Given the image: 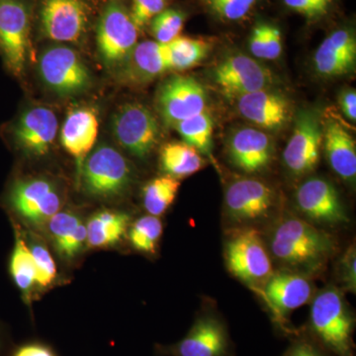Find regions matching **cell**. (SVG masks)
<instances>
[{"mask_svg": "<svg viewBox=\"0 0 356 356\" xmlns=\"http://www.w3.org/2000/svg\"><path fill=\"white\" fill-rule=\"evenodd\" d=\"M0 348H1V343H0Z\"/></svg>", "mask_w": 356, "mask_h": 356, "instance_id": "7bdbcfd3", "label": "cell"}, {"mask_svg": "<svg viewBox=\"0 0 356 356\" xmlns=\"http://www.w3.org/2000/svg\"><path fill=\"white\" fill-rule=\"evenodd\" d=\"M339 277L346 290L355 293L356 290V252L351 245L344 252L339 266Z\"/></svg>", "mask_w": 356, "mask_h": 356, "instance_id": "f35d334b", "label": "cell"}, {"mask_svg": "<svg viewBox=\"0 0 356 356\" xmlns=\"http://www.w3.org/2000/svg\"><path fill=\"white\" fill-rule=\"evenodd\" d=\"M313 294V285L308 278L287 271L273 273L264 287V297L269 302L267 304L281 325L285 316L308 303Z\"/></svg>", "mask_w": 356, "mask_h": 356, "instance_id": "ac0fdd59", "label": "cell"}, {"mask_svg": "<svg viewBox=\"0 0 356 356\" xmlns=\"http://www.w3.org/2000/svg\"><path fill=\"white\" fill-rule=\"evenodd\" d=\"M168 47L170 70H186L202 63L209 55L212 44L202 38L179 36Z\"/></svg>", "mask_w": 356, "mask_h": 356, "instance_id": "f1b7e54d", "label": "cell"}, {"mask_svg": "<svg viewBox=\"0 0 356 356\" xmlns=\"http://www.w3.org/2000/svg\"><path fill=\"white\" fill-rule=\"evenodd\" d=\"M156 102L163 122L173 127L178 122L206 111L207 91L194 77L173 74L159 86Z\"/></svg>", "mask_w": 356, "mask_h": 356, "instance_id": "8fae6325", "label": "cell"}, {"mask_svg": "<svg viewBox=\"0 0 356 356\" xmlns=\"http://www.w3.org/2000/svg\"><path fill=\"white\" fill-rule=\"evenodd\" d=\"M184 22L185 14L182 11L165 8L149 23L154 41L161 44L170 43L180 36Z\"/></svg>", "mask_w": 356, "mask_h": 356, "instance_id": "836d02e7", "label": "cell"}, {"mask_svg": "<svg viewBox=\"0 0 356 356\" xmlns=\"http://www.w3.org/2000/svg\"><path fill=\"white\" fill-rule=\"evenodd\" d=\"M159 350L168 356H232L226 325L210 314L199 317L178 343Z\"/></svg>", "mask_w": 356, "mask_h": 356, "instance_id": "5bb4252c", "label": "cell"}, {"mask_svg": "<svg viewBox=\"0 0 356 356\" xmlns=\"http://www.w3.org/2000/svg\"><path fill=\"white\" fill-rule=\"evenodd\" d=\"M13 356H56V355L49 346L33 343L19 346L14 351Z\"/></svg>", "mask_w": 356, "mask_h": 356, "instance_id": "60d3db41", "label": "cell"}, {"mask_svg": "<svg viewBox=\"0 0 356 356\" xmlns=\"http://www.w3.org/2000/svg\"><path fill=\"white\" fill-rule=\"evenodd\" d=\"M98 129L97 114L88 107L72 110L63 124L60 142L65 151L76 159L79 175L84 161L95 147Z\"/></svg>", "mask_w": 356, "mask_h": 356, "instance_id": "603a6c76", "label": "cell"}, {"mask_svg": "<svg viewBox=\"0 0 356 356\" xmlns=\"http://www.w3.org/2000/svg\"><path fill=\"white\" fill-rule=\"evenodd\" d=\"M42 32L60 43H74L83 37L88 23L83 0H44L40 13Z\"/></svg>", "mask_w": 356, "mask_h": 356, "instance_id": "2e32d148", "label": "cell"}, {"mask_svg": "<svg viewBox=\"0 0 356 356\" xmlns=\"http://www.w3.org/2000/svg\"><path fill=\"white\" fill-rule=\"evenodd\" d=\"M112 130L118 144L132 156L146 159L161 137L158 119L140 103H126L115 112Z\"/></svg>", "mask_w": 356, "mask_h": 356, "instance_id": "9c48e42d", "label": "cell"}, {"mask_svg": "<svg viewBox=\"0 0 356 356\" xmlns=\"http://www.w3.org/2000/svg\"><path fill=\"white\" fill-rule=\"evenodd\" d=\"M163 222L159 217L144 216L133 222L129 229L132 247L144 254H154L163 235Z\"/></svg>", "mask_w": 356, "mask_h": 356, "instance_id": "d6a6232c", "label": "cell"}, {"mask_svg": "<svg viewBox=\"0 0 356 356\" xmlns=\"http://www.w3.org/2000/svg\"><path fill=\"white\" fill-rule=\"evenodd\" d=\"M356 65V38L350 28L334 30L318 46L314 67L320 76L336 77L350 74Z\"/></svg>", "mask_w": 356, "mask_h": 356, "instance_id": "7402d4cb", "label": "cell"}, {"mask_svg": "<svg viewBox=\"0 0 356 356\" xmlns=\"http://www.w3.org/2000/svg\"><path fill=\"white\" fill-rule=\"evenodd\" d=\"M284 356H325L308 341H298L289 348Z\"/></svg>", "mask_w": 356, "mask_h": 356, "instance_id": "b9f144b4", "label": "cell"}, {"mask_svg": "<svg viewBox=\"0 0 356 356\" xmlns=\"http://www.w3.org/2000/svg\"><path fill=\"white\" fill-rule=\"evenodd\" d=\"M297 207L311 221L325 225L348 222L339 192L322 177H311L300 185L295 194Z\"/></svg>", "mask_w": 356, "mask_h": 356, "instance_id": "e0dca14e", "label": "cell"}, {"mask_svg": "<svg viewBox=\"0 0 356 356\" xmlns=\"http://www.w3.org/2000/svg\"><path fill=\"white\" fill-rule=\"evenodd\" d=\"M274 200L275 194L268 184L257 178L243 177L229 185L225 207L233 221L254 222L268 216Z\"/></svg>", "mask_w": 356, "mask_h": 356, "instance_id": "9a60e30c", "label": "cell"}, {"mask_svg": "<svg viewBox=\"0 0 356 356\" xmlns=\"http://www.w3.org/2000/svg\"><path fill=\"white\" fill-rule=\"evenodd\" d=\"M166 4L168 0H132L129 13L134 24L140 31L161 11L165 10Z\"/></svg>", "mask_w": 356, "mask_h": 356, "instance_id": "8d00e7d4", "label": "cell"}, {"mask_svg": "<svg viewBox=\"0 0 356 356\" xmlns=\"http://www.w3.org/2000/svg\"><path fill=\"white\" fill-rule=\"evenodd\" d=\"M310 321L314 334L325 348L337 356L353 355L355 323L337 288H327L315 297Z\"/></svg>", "mask_w": 356, "mask_h": 356, "instance_id": "7a4b0ae2", "label": "cell"}, {"mask_svg": "<svg viewBox=\"0 0 356 356\" xmlns=\"http://www.w3.org/2000/svg\"><path fill=\"white\" fill-rule=\"evenodd\" d=\"M9 270L16 286L19 288L25 297L31 294L33 287L36 285V266L29 245L15 227V243L10 257Z\"/></svg>", "mask_w": 356, "mask_h": 356, "instance_id": "83f0119b", "label": "cell"}, {"mask_svg": "<svg viewBox=\"0 0 356 356\" xmlns=\"http://www.w3.org/2000/svg\"><path fill=\"white\" fill-rule=\"evenodd\" d=\"M36 266V284L40 287L50 286L57 277V266L48 248L42 243L29 245Z\"/></svg>", "mask_w": 356, "mask_h": 356, "instance_id": "d590c367", "label": "cell"}, {"mask_svg": "<svg viewBox=\"0 0 356 356\" xmlns=\"http://www.w3.org/2000/svg\"><path fill=\"white\" fill-rule=\"evenodd\" d=\"M159 161L165 175L177 179L195 175L205 165V159L197 149L184 142H170L163 145L159 154Z\"/></svg>", "mask_w": 356, "mask_h": 356, "instance_id": "4316f807", "label": "cell"}, {"mask_svg": "<svg viewBox=\"0 0 356 356\" xmlns=\"http://www.w3.org/2000/svg\"><path fill=\"white\" fill-rule=\"evenodd\" d=\"M323 145V120L314 109H303L297 114L294 127L283 152V163L290 175L305 177L315 170L320 161Z\"/></svg>", "mask_w": 356, "mask_h": 356, "instance_id": "30bf717a", "label": "cell"}, {"mask_svg": "<svg viewBox=\"0 0 356 356\" xmlns=\"http://www.w3.org/2000/svg\"><path fill=\"white\" fill-rule=\"evenodd\" d=\"M130 217L116 211L96 213L86 224V243L90 248H107L116 245L125 236Z\"/></svg>", "mask_w": 356, "mask_h": 356, "instance_id": "484cf974", "label": "cell"}, {"mask_svg": "<svg viewBox=\"0 0 356 356\" xmlns=\"http://www.w3.org/2000/svg\"><path fill=\"white\" fill-rule=\"evenodd\" d=\"M273 257L288 266L318 268L334 250L332 236L311 222L288 217L276 225L270 238Z\"/></svg>", "mask_w": 356, "mask_h": 356, "instance_id": "6da1fadb", "label": "cell"}, {"mask_svg": "<svg viewBox=\"0 0 356 356\" xmlns=\"http://www.w3.org/2000/svg\"><path fill=\"white\" fill-rule=\"evenodd\" d=\"M118 67L121 83L135 86L151 83L170 70L168 47L156 41L140 42Z\"/></svg>", "mask_w": 356, "mask_h": 356, "instance_id": "d6986e66", "label": "cell"}, {"mask_svg": "<svg viewBox=\"0 0 356 356\" xmlns=\"http://www.w3.org/2000/svg\"><path fill=\"white\" fill-rule=\"evenodd\" d=\"M30 10L25 0H0V56L14 76L24 74L29 60Z\"/></svg>", "mask_w": 356, "mask_h": 356, "instance_id": "5b68a950", "label": "cell"}, {"mask_svg": "<svg viewBox=\"0 0 356 356\" xmlns=\"http://www.w3.org/2000/svg\"><path fill=\"white\" fill-rule=\"evenodd\" d=\"M212 81L227 97L241 96L271 88L274 76L271 70L243 54L225 58L212 70Z\"/></svg>", "mask_w": 356, "mask_h": 356, "instance_id": "7c38bea8", "label": "cell"}, {"mask_svg": "<svg viewBox=\"0 0 356 356\" xmlns=\"http://www.w3.org/2000/svg\"><path fill=\"white\" fill-rule=\"evenodd\" d=\"M51 241L60 257L70 259L81 252L86 243V225L70 211H58L48 221Z\"/></svg>", "mask_w": 356, "mask_h": 356, "instance_id": "d4e9b609", "label": "cell"}, {"mask_svg": "<svg viewBox=\"0 0 356 356\" xmlns=\"http://www.w3.org/2000/svg\"><path fill=\"white\" fill-rule=\"evenodd\" d=\"M339 107L344 116L351 122L356 121V91L348 88L343 90L339 97Z\"/></svg>", "mask_w": 356, "mask_h": 356, "instance_id": "ab89813d", "label": "cell"}, {"mask_svg": "<svg viewBox=\"0 0 356 356\" xmlns=\"http://www.w3.org/2000/svg\"><path fill=\"white\" fill-rule=\"evenodd\" d=\"M180 188L177 178L165 175L154 178L143 189V204L152 216L165 214L175 202Z\"/></svg>", "mask_w": 356, "mask_h": 356, "instance_id": "f546056e", "label": "cell"}, {"mask_svg": "<svg viewBox=\"0 0 356 356\" xmlns=\"http://www.w3.org/2000/svg\"><path fill=\"white\" fill-rule=\"evenodd\" d=\"M38 70L44 86L57 95H81L91 86L88 67L74 49L63 44L47 48L41 54Z\"/></svg>", "mask_w": 356, "mask_h": 356, "instance_id": "8992f818", "label": "cell"}, {"mask_svg": "<svg viewBox=\"0 0 356 356\" xmlns=\"http://www.w3.org/2000/svg\"><path fill=\"white\" fill-rule=\"evenodd\" d=\"M238 110L243 118L264 130H280L292 117L291 102L271 88L241 96Z\"/></svg>", "mask_w": 356, "mask_h": 356, "instance_id": "ffe728a7", "label": "cell"}, {"mask_svg": "<svg viewBox=\"0 0 356 356\" xmlns=\"http://www.w3.org/2000/svg\"><path fill=\"white\" fill-rule=\"evenodd\" d=\"M259 0H201L211 13L224 21H240L254 8Z\"/></svg>", "mask_w": 356, "mask_h": 356, "instance_id": "e575fe53", "label": "cell"}, {"mask_svg": "<svg viewBox=\"0 0 356 356\" xmlns=\"http://www.w3.org/2000/svg\"><path fill=\"white\" fill-rule=\"evenodd\" d=\"M287 8L308 20H318L331 10L334 0H283Z\"/></svg>", "mask_w": 356, "mask_h": 356, "instance_id": "74e56055", "label": "cell"}, {"mask_svg": "<svg viewBox=\"0 0 356 356\" xmlns=\"http://www.w3.org/2000/svg\"><path fill=\"white\" fill-rule=\"evenodd\" d=\"M225 261L229 273L250 286L266 284L273 274L270 257L261 234L254 229H242L229 238Z\"/></svg>", "mask_w": 356, "mask_h": 356, "instance_id": "277c9868", "label": "cell"}, {"mask_svg": "<svg viewBox=\"0 0 356 356\" xmlns=\"http://www.w3.org/2000/svg\"><path fill=\"white\" fill-rule=\"evenodd\" d=\"M84 191L96 198L123 195L133 182L130 163L115 147L102 145L90 152L81 172Z\"/></svg>", "mask_w": 356, "mask_h": 356, "instance_id": "3957f363", "label": "cell"}, {"mask_svg": "<svg viewBox=\"0 0 356 356\" xmlns=\"http://www.w3.org/2000/svg\"><path fill=\"white\" fill-rule=\"evenodd\" d=\"M273 154V140L261 129L240 128L229 136V161L243 172L257 173L266 170Z\"/></svg>", "mask_w": 356, "mask_h": 356, "instance_id": "44dd1931", "label": "cell"}, {"mask_svg": "<svg viewBox=\"0 0 356 356\" xmlns=\"http://www.w3.org/2000/svg\"><path fill=\"white\" fill-rule=\"evenodd\" d=\"M323 145L332 170L344 181L355 184V140L348 128L332 117H325L323 121Z\"/></svg>", "mask_w": 356, "mask_h": 356, "instance_id": "cb8c5ba5", "label": "cell"}, {"mask_svg": "<svg viewBox=\"0 0 356 356\" xmlns=\"http://www.w3.org/2000/svg\"><path fill=\"white\" fill-rule=\"evenodd\" d=\"M58 129V118L53 110L36 106L24 110L6 128V135L22 153L44 156L51 151Z\"/></svg>", "mask_w": 356, "mask_h": 356, "instance_id": "4fadbf2b", "label": "cell"}, {"mask_svg": "<svg viewBox=\"0 0 356 356\" xmlns=\"http://www.w3.org/2000/svg\"><path fill=\"white\" fill-rule=\"evenodd\" d=\"M248 48L254 58L277 60L282 54V34L277 26L259 22L250 33Z\"/></svg>", "mask_w": 356, "mask_h": 356, "instance_id": "1f68e13d", "label": "cell"}, {"mask_svg": "<svg viewBox=\"0 0 356 356\" xmlns=\"http://www.w3.org/2000/svg\"><path fill=\"white\" fill-rule=\"evenodd\" d=\"M173 127L184 143L197 149L199 153L211 156L214 121L207 111L178 122Z\"/></svg>", "mask_w": 356, "mask_h": 356, "instance_id": "4dcf8cb0", "label": "cell"}, {"mask_svg": "<svg viewBox=\"0 0 356 356\" xmlns=\"http://www.w3.org/2000/svg\"><path fill=\"white\" fill-rule=\"evenodd\" d=\"M9 209L29 224H46L62 206L57 186L44 177L14 180L6 193Z\"/></svg>", "mask_w": 356, "mask_h": 356, "instance_id": "52a82bcc", "label": "cell"}, {"mask_svg": "<svg viewBox=\"0 0 356 356\" xmlns=\"http://www.w3.org/2000/svg\"><path fill=\"white\" fill-rule=\"evenodd\" d=\"M139 30L121 0H109L98 23L96 43L103 62L117 67L138 44Z\"/></svg>", "mask_w": 356, "mask_h": 356, "instance_id": "ba28073f", "label": "cell"}]
</instances>
